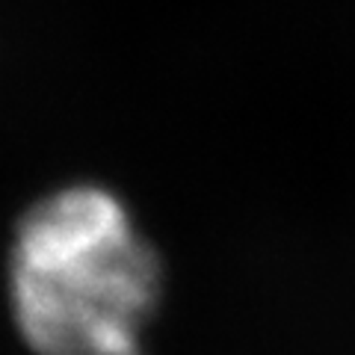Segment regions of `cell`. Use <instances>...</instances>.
I'll use <instances>...</instances> for the list:
<instances>
[{
  "mask_svg": "<svg viewBox=\"0 0 355 355\" xmlns=\"http://www.w3.org/2000/svg\"><path fill=\"white\" fill-rule=\"evenodd\" d=\"M157 296L160 263L107 190H62L21 222L12 305L33 352L142 355Z\"/></svg>",
  "mask_w": 355,
  "mask_h": 355,
  "instance_id": "1",
  "label": "cell"
}]
</instances>
